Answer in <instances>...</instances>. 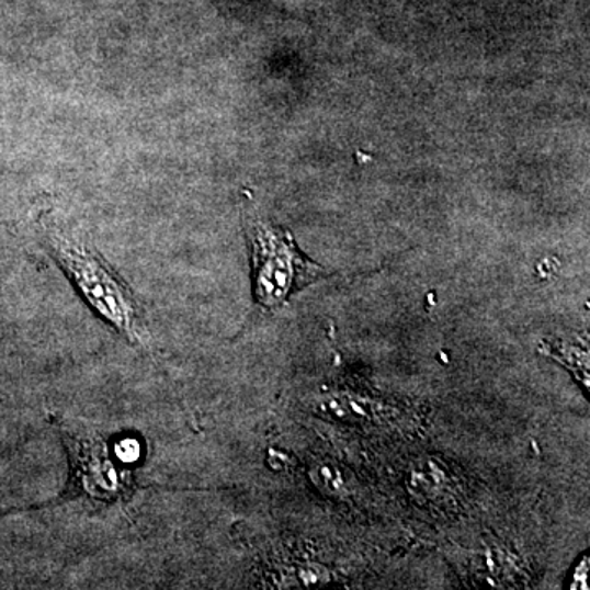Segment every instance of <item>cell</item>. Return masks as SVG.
<instances>
[{
    "label": "cell",
    "instance_id": "3",
    "mask_svg": "<svg viewBox=\"0 0 590 590\" xmlns=\"http://www.w3.org/2000/svg\"><path fill=\"white\" fill-rule=\"evenodd\" d=\"M65 439L72 459V490L104 502L128 499L134 493V474L109 451L102 436L65 427Z\"/></svg>",
    "mask_w": 590,
    "mask_h": 590
},
{
    "label": "cell",
    "instance_id": "5",
    "mask_svg": "<svg viewBox=\"0 0 590 590\" xmlns=\"http://www.w3.org/2000/svg\"><path fill=\"white\" fill-rule=\"evenodd\" d=\"M586 561H588V559H586ZM586 561H582L581 568H579L578 571H576L575 579H572V586H571L572 589L588 588V586H586V576H588L589 565L586 566L585 571H582V566H585Z\"/></svg>",
    "mask_w": 590,
    "mask_h": 590
},
{
    "label": "cell",
    "instance_id": "2",
    "mask_svg": "<svg viewBox=\"0 0 590 590\" xmlns=\"http://www.w3.org/2000/svg\"><path fill=\"white\" fill-rule=\"evenodd\" d=\"M248 240L253 261L254 298L263 307H281L291 295L325 276L324 268L298 250L286 228L254 222L248 228Z\"/></svg>",
    "mask_w": 590,
    "mask_h": 590
},
{
    "label": "cell",
    "instance_id": "4",
    "mask_svg": "<svg viewBox=\"0 0 590 590\" xmlns=\"http://www.w3.org/2000/svg\"><path fill=\"white\" fill-rule=\"evenodd\" d=\"M114 454L121 463L134 464L141 454L140 443L135 439H124L115 444Z\"/></svg>",
    "mask_w": 590,
    "mask_h": 590
},
{
    "label": "cell",
    "instance_id": "1",
    "mask_svg": "<svg viewBox=\"0 0 590 590\" xmlns=\"http://www.w3.org/2000/svg\"><path fill=\"white\" fill-rule=\"evenodd\" d=\"M53 254L91 307L132 343L147 344L148 331L137 297L118 274L84 243L53 234Z\"/></svg>",
    "mask_w": 590,
    "mask_h": 590
}]
</instances>
